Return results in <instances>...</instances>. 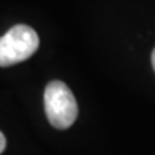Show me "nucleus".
I'll use <instances>...</instances> for the list:
<instances>
[{"mask_svg":"<svg viewBox=\"0 0 155 155\" xmlns=\"http://www.w3.org/2000/svg\"><path fill=\"white\" fill-rule=\"evenodd\" d=\"M40 38L32 27L18 24L0 38V67L24 62L37 51Z\"/></svg>","mask_w":155,"mask_h":155,"instance_id":"2","label":"nucleus"},{"mask_svg":"<svg viewBox=\"0 0 155 155\" xmlns=\"http://www.w3.org/2000/svg\"><path fill=\"white\" fill-rule=\"evenodd\" d=\"M152 67H153V71H155V48L152 51Z\"/></svg>","mask_w":155,"mask_h":155,"instance_id":"4","label":"nucleus"},{"mask_svg":"<svg viewBox=\"0 0 155 155\" xmlns=\"http://www.w3.org/2000/svg\"><path fill=\"white\" fill-rule=\"evenodd\" d=\"M5 147H6V139H5V136H3V133L0 131V153L5 150Z\"/></svg>","mask_w":155,"mask_h":155,"instance_id":"3","label":"nucleus"},{"mask_svg":"<svg viewBox=\"0 0 155 155\" xmlns=\"http://www.w3.org/2000/svg\"><path fill=\"white\" fill-rule=\"evenodd\" d=\"M45 112L54 128H70L78 117V103L70 87L62 81H51L45 89Z\"/></svg>","mask_w":155,"mask_h":155,"instance_id":"1","label":"nucleus"}]
</instances>
